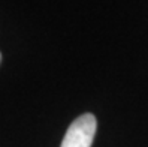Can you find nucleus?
I'll use <instances>...</instances> for the list:
<instances>
[{
  "instance_id": "nucleus-1",
  "label": "nucleus",
  "mask_w": 148,
  "mask_h": 147,
  "mask_svg": "<svg viewBox=\"0 0 148 147\" xmlns=\"http://www.w3.org/2000/svg\"><path fill=\"white\" fill-rule=\"evenodd\" d=\"M97 122L90 113H85L75 119L67 128L66 135L60 147H91Z\"/></svg>"
},
{
  "instance_id": "nucleus-2",
  "label": "nucleus",
  "mask_w": 148,
  "mask_h": 147,
  "mask_svg": "<svg viewBox=\"0 0 148 147\" xmlns=\"http://www.w3.org/2000/svg\"><path fill=\"white\" fill-rule=\"evenodd\" d=\"M0 63H2V53H0Z\"/></svg>"
}]
</instances>
